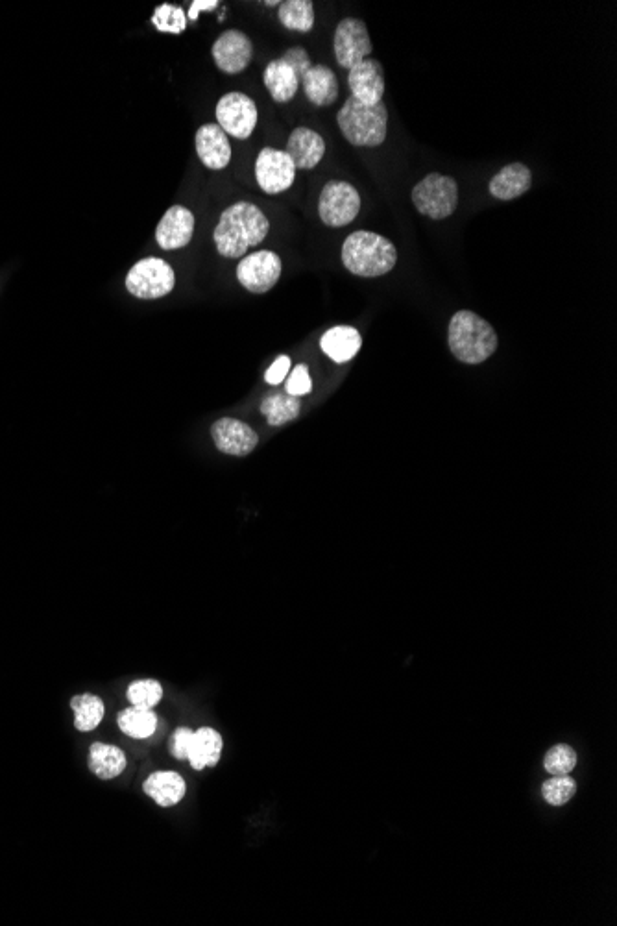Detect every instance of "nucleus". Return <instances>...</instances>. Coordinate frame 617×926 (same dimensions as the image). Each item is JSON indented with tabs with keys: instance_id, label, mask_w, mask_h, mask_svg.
Here are the masks:
<instances>
[{
	"instance_id": "f257e3e1",
	"label": "nucleus",
	"mask_w": 617,
	"mask_h": 926,
	"mask_svg": "<svg viewBox=\"0 0 617 926\" xmlns=\"http://www.w3.org/2000/svg\"><path fill=\"white\" fill-rule=\"evenodd\" d=\"M268 232L270 222L261 209L250 202H237L222 211L213 239L220 256L237 259L263 243Z\"/></svg>"
},
{
	"instance_id": "423d86ee",
	"label": "nucleus",
	"mask_w": 617,
	"mask_h": 926,
	"mask_svg": "<svg viewBox=\"0 0 617 926\" xmlns=\"http://www.w3.org/2000/svg\"><path fill=\"white\" fill-rule=\"evenodd\" d=\"M176 285L174 270L167 261L159 257H146L134 267L126 276V289L141 300H156L172 293Z\"/></svg>"
},
{
	"instance_id": "f03ea898",
	"label": "nucleus",
	"mask_w": 617,
	"mask_h": 926,
	"mask_svg": "<svg viewBox=\"0 0 617 926\" xmlns=\"http://www.w3.org/2000/svg\"><path fill=\"white\" fill-rule=\"evenodd\" d=\"M398 252L387 237L379 233L353 232L342 244V263L351 274L361 278H379L396 267Z\"/></svg>"
},
{
	"instance_id": "ddd939ff",
	"label": "nucleus",
	"mask_w": 617,
	"mask_h": 926,
	"mask_svg": "<svg viewBox=\"0 0 617 926\" xmlns=\"http://www.w3.org/2000/svg\"><path fill=\"white\" fill-rule=\"evenodd\" d=\"M348 86L351 89V97L357 98L359 102L368 106L381 104L385 95L383 65L374 58H366L353 65L348 71Z\"/></svg>"
},
{
	"instance_id": "e433bc0d",
	"label": "nucleus",
	"mask_w": 617,
	"mask_h": 926,
	"mask_svg": "<svg viewBox=\"0 0 617 926\" xmlns=\"http://www.w3.org/2000/svg\"><path fill=\"white\" fill-rule=\"evenodd\" d=\"M220 6L218 0H194L189 10V21H196L200 12H213Z\"/></svg>"
},
{
	"instance_id": "39448f33",
	"label": "nucleus",
	"mask_w": 617,
	"mask_h": 926,
	"mask_svg": "<svg viewBox=\"0 0 617 926\" xmlns=\"http://www.w3.org/2000/svg\"><path fill=\"white\" fill-rule=\"evenodd\" d=\"M412 204L424 217L448 219L459 206V185L451 176L431 172L422 182L414 185Z\"/></svg>"
},
{
	"instance_id": "412c9836",
	"label": "nucleus",
	"mask_w": 617,
	"mask_h": 926,
	"mask_svg": "<svg viewBox=\"0 0 617 926\" xmlns=\"http://www.w3.org/2000/svg\"><path fill=\"white\" fill-rule=\"evenodd\" d=\"M143 790L159 806L169 808L182 801L183 795L187 792V786H185V780L174 771H156L145 780Z\"/></svg>"
},
{
	"instance_id": "c9c22d12",
	"label": "nucleus",
	"mask_w": 617,
	"mask_h": 926,
	"mask_svg": "<svg viewBox=\"0 0 617 926\" xmlns=\"http://www.w3.org/2000/svg\"><path fill=\"white\" fill-rule=\"evenodd\" d=\"M289 372H291V359L287 355H281L268 368L265 379H267L268 385H281V381H285V378L289 376Z\"/></svg>"
},
{
	"instance_id": "1a4fd4ad",
	"label": "nucleus",
	"mask_w": 617,
	"mask_h": 926,
	"mask_svg": "<svg viewBox=\"0 0 617 926\" xmlns=\"http://www.w3.org/2000/svg\"><path fill=\"white\" fill-rule=\"evenodd\" d=\"M333 49L337 63L348 71L353 65L370 58L374 45L364 21L355 17L342 19L335 30Z\"/></svg>"
},
{
	"instance_id": "c756f323",
	"label": "nucleus",
	"mask_w": 617,
	"mask_h": 926,
	"mask_svg": "<svg viewBox=\"0 0 617 926\" xmlns=\"http://www.w3.org/2000/svg\"><path fill=\"white\" fill-rule=\"evenodd\" d=\"M126 695L132 707L154 708L163 699V686L154 679H143L130 684Z\"/></svg>"
},
{
	"instance_id": "cd10ccee",
	"label": "nucleus",
	"mask_w": 617,
	"mask_h": 926,
	"mask_svg": "<svg viewBox=\"0 0 617 926\" xmlns=\"http://www.w3.org/2000/svg\"><path fill=\"white\" fill-rule=\"evenodd\" d=\"M302 409L300 398L291 394H272L261 403V413L267 416L270 426L279 427L298 418Z\"/></svg>"
},
{
	"instance_id": "473e14b6",
	"label": "nucleus",
	"mask_w": 617,
	"mask_h": 926,
	"mask_svg": "<svg viewBox=\"0 0 617 926\" xmlns=\"http://www.w3.org/2000/svg\"><path fill=\"white\" fill-rule=\"evenodd\" d=\"M285 390H287V394L296 396V398L305 396V394H309L313 390V379H311L307 365H296V368L291 372V376L287 379Z\"/></svg>"
},
{
	"instance_id": "c85d7f7f",
	"label": "nucleus",
	"mask_w": 617,
	"mask_h": 926,
	"mask_svg": "<svg viewBox=\"0 0 617 926\" xmlns=\"http://www.w3.org/2000/svg\"><path fill=\"white\" fill-rule=\"evenodd\" d=\"M152 25L163 34H183L187 28V15L174 4H161L152 15Z\"/></svg>"
},
{
	"instance_id": "4be33fe9",
	"label": "nucleus",
	"mask_w": 617,
	"mask_h": 926,
	"mask_svg": "<svg viewBox=\"0 0 617 926\" xmlns=\"http://www.w3.org/2000/svg\"><path fill=\"white\" fill-rule=\"evenodd\" d=\"M263 82L272 100L278 104L291 102L300 87V78L281 58L268 63L265 74H263Z\"/></svg>"
},
{
	"instance_id": "bb28decb",
	"label": "nucleus",
	"mask_w": 617,
	"mask_h": 926,
	"mask_svg": "<svg viewBox=\"0 0 617 926\" xmlns=\"http://www.w3.org/2000/svg\"><path fill=\"white\" fill-rule=\"evenodd\" d=\"M278 17L287 30L307 34L315 26V6L311 0H285L279 4Z\"/></svg>"
},
{
	"instance_id": "5701e85b",
	"label": "nucleus",
	"mask_w": 617,
	"mask_h": 926,
	"mask_svg": "<svg viewBox=\"0 0 617 926\" xmlns=\"http://www.w3.org/2000/svg\"><path fill=\"white\" fill-rule=\"evenodd\" d=\"M222 736L211 727H202L194 732L193 745L189 751V764L191 768L200 771L204 768L217 766L222 755Z\"/></svg>"
},
{
	"instance_id": "6ab92c4d",
	"label": "nucleus",
	"mask_w": 617,
	"mask_h": 926,
	"mask_svg": "<svg viewBox=\"0 0 617 926\" xmlns=\"http://www.w3.org/2000/svg\"><path fill=\"white\" fill-rule=\"evenodd\" d=\"M305 97L318 108L335 104L339 98V80L326 65H313L302 78Z\"/></svg>"
},
{
	"instance_id": "4468645a",
	"label": "nucleus",
	"mask_w": 617,
	"mask_h": 926,
	"mask_svg": "<svg viewBox=\"0 0 617 926\" xmlns=\"http://www.w3.org/2000/svg\"><path fill=\"white\" fill-rule=\"evenodd\" d=\"M211 437L222 453L244 457L255 450L259 437L252 427L235 418H222L211 427Z\"/></svg>"
},
{
	"instance_id": "7c9ffc66",
	"label": "nucleus",
	"mask_w": 617,
	"mask_h": 926,
	"mask_svg": "<svg viewBox=\"0 0 617 926\" xmlns=\"http://www.w3.org/2000/svg\"><path fill=\"white\" fill-rule=\"evenodd\" d=\"M544 766L551 775H569L577 766V755L569 745H555L545 755Z\"/></svg>"
},
{
	"instance_id": "a878e982",
	"label": "nucleus",
	"mask_w": 617,
	"mask_h": 926,
	"mask_svg": "<svg viewBox=\"0 0 617 926\" xmlns=\"http://www.w3.org/2000/svg\"><path fill=\"white\" fill-rule=\"evenodd\" d=\"M71 708L74 712V727L80 732L95 731L106 714L104 701L93 694L74 695Z\"/></svg>"
},
{
	"instance_id": "f8f14e48",
	"label": "nucleus",
	"mask_w": 617,
	"mask_h": 926,
	"mask_svg": "<svg viewBox=\"0 0 617 926\" xmlns=\"http://www.w3.org/2000/svg\"><path fill=\"white\" fill-rule=\"evenodd\" d=\"M211 54L222 73L239 74L254 58V45L241 30H226L213 43Z\"/></svg>"
},
{
	"instance_id": "7ed1b4c3",
	"label": "nucleus",
	"mask_w": 617,
	"mask_h": 926,
	"mask_svg": "<svg viewBox=\"0 0 617 926\" xmlns=\"http://www.w3.org/2000/svg\"><path fill=\"white\" fill-rule=\"evenodd\" d=\"M449 350L466 365H481L496 354L497 333L484 318L473 311H459L451 317L448 331Z\"/></svg>"
},
{
	"instance_id": "a211bd4d",
	"label": "nucleus",
	"mask_w": 617,
	"mask_h": 926,
	"mask_svg": "<svg viewBox=\"0 0 617 926\" xmlns=\"http://www.w3.org/2000/svg\"><path fill=\"white\" fill-rule=\"evenodd\" d=\"M531 185H533L531 169L523 163H510L490 180L488 191L497 200H514L518 196L525 195L531 189Z\"/></svg>"
},
{
	"instance_id": "9d476101",
	"label": "nucleus",
	"mask_w": 617,
	"mask_h": 926,
	"mask_svg": "<svg viewBox=\"0 0 617 926\" xmlns=\"http://www.w3.org/2000/svg\"><path fill=\"white\" fill-rule=\"evenodd\" d=\"M281 270V257L276 252L261 250L252 256L242 257L237 267V280L250 293H268L281 278Z\"/></svg>"
},
{
	"instance_id": "72a5a7b5",
	"label": "nucleus",
	"mask_w": 617,
	"mask_h": 926,
	"mask_svg": "<svg viewBox=\"0 0 617 926\" xmlns=\"http://www.w3.org/2000/svg\"><path fill=\"white\" fill-rule=\"evenodd\" d=\"M193 740L194 731H191V729H187V727L176 729L174 734L170 736V755L174 756V758H178V760H187V758H189V751H191V745H193Z\"/></svg>"
},
{
	"instance_id": "f704fd0d",
	"label": "nucleus",
	"mask_w": 617,
	"mask_h": 926,
	"mask_svg": "<svg viewBox=\"0 0 617 926\" xmlns=\"http://www.w3.org/2000/svg\"><path fill=\"white\" fill-rule=\"evenodd\" d=\"M281 60L285 61L289 67H292V71L300 78V82H302L305 73L313 67L311 58H309L307 50L303 49V47H292L281 56Z\"/></svg>"
},
{
	"instance_id": "aec40b11",
	"label": "nucleus",
	"mask_w": 617,
	"mask_h": 926,
	"mask_svg": "<svg viewBox=\"0 0 617 926\" xmlns=\"http://www.w3.org/2000/svg\"><path fill=\"white\" fill-rule=\"evenodd\" d=\"M322 352L335 363H348L363 346L361 333L351 326H337L322 335Z\"/></svg>"
},
{
	"instance_id": "b1692460",
	"label": "nucleus",
	"mask_w": 617,
	"mask_h": 926,
	"mask_svg": "<svg viewBox=\"0 0 617 926\" xmlns=\"http://www.w3.org/2000/svg\"><path fill=\"white\" fill-rule=\"evenodd\" d=\"M89 769L98 779H115L126 769V756L117 745L97 742L89 749Z\"/></svg>"
},
{
	"instance_id": "9b49d317",
	"label": "nucleus",
	"mask_w": 617,
	"mask_h": 926,
	"mask_svg": "<svg viewBox=\"0 0 617 926\" xmlns=\"http://www.w3.org/2000/svg\"><path fill=\"white\" fill-rule=\"evenodd\" d=\"M296 178L292 159L276 148H263L255 159V180L267 195H281L289 191Z\"/></svg>"
},
{
	"instance_id": "2f4dec72",
	"label": "nucleus",
	"mask_w": 617,
	"mask_h": 926,
	"mask_svg": "<svg viewBox=\"0 0 617 926\" xmlns=\"http://www.w3.org/2000/svg\"><path fill=\"white\" fill-rule=\"evenodd\" d=\"M575 793V782L568 775H555L542 786V795L549 805L562 806L568 803Z\"/></svg>"
},
{
	"instance_id": "dca6fc26",
	"label": "nucleus",
	"mask_w": 617,
	"mask_h": 926,
	"mask_svg": "<svg viewBox=\"0 0 617 926\" xmlns=\"http://www.w3.org/2000/svg\"><path fill=\"white\" fill-rule=\"evenodd\" d=\"M194 235V215L185 206L167 209L156 228V241L163 250H180L191 243Z\"/></svg>"
},
{
	"instance_id": "6e6552de",
	"label": "nucleus",
	"mask_w": 617,
	"mask_h": 926,
	"mask_svg": "<svg viewBox=\"0 0 617 926\" xmlns=\"http://www.w3.org/2000/svg\"><path fill=\"white\" fill-rule=\"evenodd\" d=\"M215 113L217 124L226 135L241 141L254 134L259 119V111L254 100L239 91H231L220 98Z\"/></svg>"
},
{
	"instance_id": "f3484780",
	"label": "nucleus",
	"mask_w": 617,
	"mask_h": 926,
	"mask_svg": "<svg viewBox=\"0 0 617 926\" xmlns=\"http://www.w3.org/2000/svg\"><path fill=\"white\" fill-rule=\"evenodd\" d=\"M285 154L292 159L296 169L311 171L324 159L326 141L315 130L300 126V128L292 130V134L289 135Z\"/></svg>"
},
{
	"instance_id": "2eb2a0df",
	"label": "nucleus",
	"mask_w": 617,
	"mask_h": 926,
	"mask_svg": "<svg viewBox=\"0 0 617 926\" xmlns=\"http://www.w3.org/2000/svg\"><path fill=\"white\" fill-rule=\"evenodd\" d=\"M196 154L204 167L211 171H222L230 165L231 145L226 132L218 124H202L196 132Z\"/></svg>"
},
{
	"instance_id": "20e7f679",
	"label": "nucleus",
	"mask_w": 617,
	"mask_h": 926,
	"mask_svg": "<svg viewBox=\"0 0 617 926\" xmlns=\"http://www.w3.org/2000/svg\"><path fill=\"white\" fill-rule=\"evenodd\" d=\"M337 122L340 132L353 147H379L387 139L388 110L383 102L368 106L350 97L337 113Z\"/></svg>"
},
{
	"instance_id": "393cba45",
	"label": "nucleus",
	"mask_w": 617,
	"mask_h": 926,
	"mask_svg": "<svg viewBox=\"0 0 617 926\" xmlns=\"http://www.w3.org/2000/svg\"><path fill=\"white\" fill-rule=\"evenodd\" d=\"M117 723L126 736L146 740L158 729V716L152 708L130 707L117 716Z\"/></svg>"
},
{
	"instance_id": "0eeeda50",
	"label": "nucleus",
	"mask_w": 617,
	"mask_h": 926,
	"mask_svg": "<svg viewBox=\"0 0 617 926\" xmlns=\"http://www.w3.org/2000/svg\"><path fill=\"white\" fill-rule=\"evenodd\" d=\"M361 211L359 191L348 182H327L318 198V215L329 228H342L357 219Z\"/></svg>"
}]
</instances>
